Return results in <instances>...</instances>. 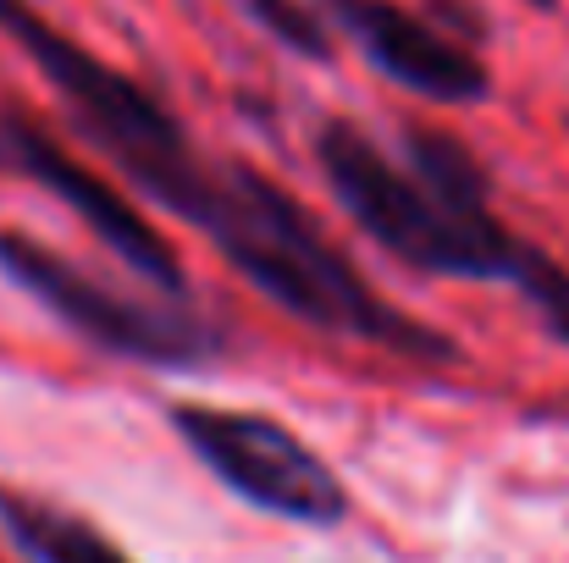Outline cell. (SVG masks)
<instances>
[{
  "label": "cell",
  "mask_w": 569,
  "mask_h": 563,
  "mask_svg": "<svg viewBox=\"0 0 569 563\" xmlns=\"http://www.w3.org/2000/svg\"><path fill=\"white\" fill-rule=\"evenodd\" d=\"M0 33L56 89L78 139L94 144L144 199H156L161 210L189 221L193 232H204L216 254L249 288H260L282 315L327 338H355L387 354H403L415 365L465 360V349L448 332L392 310L288 188H277L243 161L204 155L156 89L100 61L67 28H56L33 0H0Z\"/></svg>",
  "instance_id": "cell-1"
},
{
  "label": "cell",
  "mask_w": 569,
  "mask_h": 563,
  "mask_svg": "<svg viewBox=\"0 0 569 563\" xmlns=\"http://www.w3.org/2000/svg\"><path fill=\"white\" fill-rule=\"evenodd\" d=\"M316 167L332 188L338 210L409 271L448 282H498L515 288L542 332L569 349V265L542 243L503 227L492 199H448L426 188L403 161H392L360 122H321Z\"/></svg>",
  "instance_id": "cell-2"
},
{
  "label": "cell",
  "mask_w": 569,
  "mask_h": 563,
  "mask_svg": "<svg viewBox=\"0 0 569 563\" xmlns=\"http://www.w3.org/2000/svg\"><path fill=\"white\" fill-rule=\"evenodd\" d=\"M0 277L111 360L150 371H199L221 354V326L199 315L189 299L122 293L17 227H0Z\"/></svg>",
  "instance_id": "cell-3"
},
{
  "label": "cell",
  "mask_w": 569,
  "mask_h": 563,
  "mask_svg": "<svg viewBox=\"0 0 569 563\" xmlns=\"http://www.w3.org/2000/svg\"><path fill=\"white\" fill-rule=\"evenodd\" d=\"M167 420L178 442L249 509L310 531H332L349 520L355 509L349 486L282 420L260 409H221V403H172Z\"/></svg>",
  "instance_id": "cell-4"
},
{
  "label": "cell",
  "mask_w": 569,
  "mask_h": 563,
  "mask_svg": "<svg viewBox=\"0 0 569 563\" xmlns=\"http://www.w3.org/2000/svg\"><path fill=\"white\" fill-rule=\"evenodd\" d=\"M0 172L17 183H33L50 193L56 204H67L133 277H144L150 288H161L167 299H189V271L178 260V249L167 243V232L94 167H83L22 100L0 94Z\"/></svg>",
  "instance_id": "cell-5"
},
{
  "label": "cell",
  "mask_w": 569,
  "mask_h": 563,
  "mask_svg": "<svg viewBox=\"0 0 569 563\" xmlns=\"http://www.w3.org/2000/svg\"><path fill=\"white\" fill-rule=\"evenodd\" d=\"M321 11L387 83L431 105H481L492 94L487 61L437 17H420L398 0H321Z\"/></svg>",
  "instance_id": "cell-6"
},
{
  "label": "cell",
  "mask_w": 569,
  "mask_h": 563,
  "mask_svg": "<svg viewBox=\"0 0 569 563\" xmlns=\"http://www.w3.org/2000/svg\"><path fill=\"white\" fill-rule=\"evenodd\" d=\"M0 531L28 563H133L94 520L0 486Z\"/></svg>",
  "instance_id": "cell-7"
},
{
  "label": "cell",
  "mask_w": 569,
  "mask_h": 563,
  "mask_svg": "<svg viewBox=\"0 0 569 563\" xmlns=\"http://www.w3.org/2000/svg\"><path fill=\"white\" fill-rule=\"evenodd\" d=\"M238 11L249 22H260L282 50H293L305 61H332V33L310 6H299V0H238Z\"/></svg>",
  "instance_id": "cell-8"
},
{
  "label": "cell",
  "mask_w": 569,
  "mask_h": 563,
  "mask_svg": "<svg viewBox=\"0 0 569 563\" xmlns=\"http://www.w3.org/2000/svg\"><path fill=\"white\" fill-rule=\"evenodd\" d=\"M526 6H537V11H559V0H526Z\"/></svg>",
  "instance_id": "cell-9"
}]
</instances>
